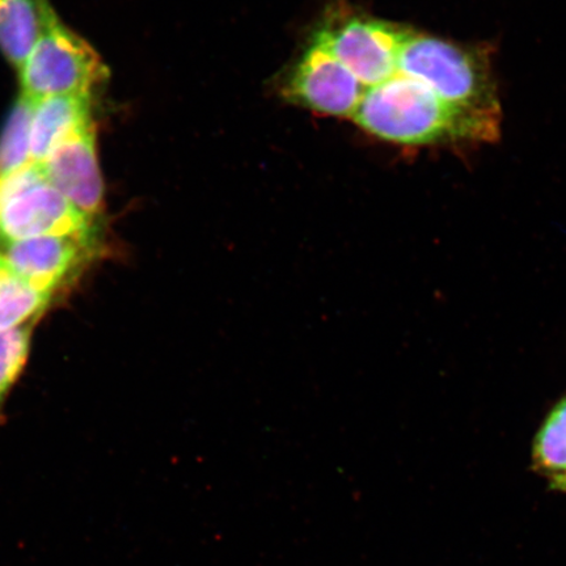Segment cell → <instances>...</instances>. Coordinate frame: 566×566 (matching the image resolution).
<instances>
[{
    "label": "cell",
    "mask_w": 566,
    "mask_h": 566,
    "mask_svg": "<svg viewBox=\"0 0 566 566\" xmlns=\"http://www.w3.org/2000/svg\"><path fill=\"white\" fill-rule=\"evenodd\" d=\"M106 75L101 56L49 4L39 39L20 69L21 95L33 102L60 95L91 96Z\"/></svg>",
    "instance_id": "3957f363"
},
{
    "label": "cell",
    "mask_w": 566,
    "mask_h": 566,
    "mask_svg": "<svg viewBox=\"0 0 566 566\" xmlns=\"http://www.w3.org/2000/svg\"><path fill=\"white\" fill-rule=\"evenodd\" d=\"M398 73L458 108L501 115L490 62L473 49L412 32L401 49Z\"/></svg>",
    "instance_id": "7a4b0ae2"
},
{
    "label": "cell",
    "mask_w": 566,
    "mask_h": 566,
    "mask_svg": "<svg viewBox=\"0 0 566 566\" xmlns=\"http://www.w3.org/2000/svg\"><path fill=\"white\" fill-rule=\"evenodd\" d=\"M48 0H0V51L21 69L42 30Z\"/></svg>",
    "instance_id": "30bf717a"
},
{
    "label": "cell",
    "mask_w": 566,
    "mask_h": 566,
    "mask_svg": "<svg viewBox=\"0 0 566 566\" xmlns=\"http://www.w3.org/2000/svg\"><path fill=\"white\" fill-rule=\"evenodd\" d=\"M96 242L82 237L17 240L7 245L3 256L11 273L55 294L95 256Z\"/></svg>",
    "instance_id": "52a82bcc"
},
{
    "label": "cell",
    "mask_w": 566,
    "mask_h": 566,
    "mask_svg": "<svg viewBox=\"0 0 566 566\" xmlns=\"http://www.w3.org/2000/svg\"><path fill=\"white\" fill-rule=\"evenodd\" d=\"M7 243L41 237L96 238L94 219L84 216L46 180L0 208Z\"/></svg>",
    "instance_id": "8992f818"
},
{
    "label": "cell",
    "mask_w": 566,
    "mask_h": 566,
    "mask_svg": "<svg viewBox=\"0 0 566 566\" xmlns=\"http://www.w3.org/2000/svg\"><path fill=\"white\" fill-rule=\"evenodd\" d=\"M94 125L91 96L60 95L35 102L31 125V159L44 161L54 148Z\"/></svg>",
    "instance_id": "9c48e42d"
},
{
    "label": "cell",
    "mask_w": 566,
    "mask_h": 566,
    "mask_svg": "<svg viewBox=\"0 0 566 566\" xmlns=\"http://www.w3.org/2000/svg\"><path fill=\"white\" fill-rule=\"evenodd\" d=\"M7 272H10V269L7 266L3 253H0V279H2Z\"/></svg>",
    "instance_id": "2e32d148"
},
{
    "label": "cell",
    "mask_w": 566,
    "mask_h": 566,
    "mask_svg": "<svg viewBox=\"0 0 566 566\" xmlns=\"http://www.w3.org/2000/svg\"><path fill=\"white\" fill-rule=\"evenodd\" d=\"M35 102L21 95L0 134V179L33 163L31 125Z\"/></svg>",
    "instance_id": "4fadbf2b"
},
{
    "label": "cell",
    "mask_w": 566,
    "mask_h": 566,
    "mask_svg": "<svg viewBox=\"0 0 566 566\" xmlns=\"http://www.w3.org/2000/svg\"><path fill=\"white\" fill-rule=\"evenodd\" d=\"M495 113L458 108L422 83L400 73L366 88L354 122L373 136L408 146L455 140H494Z\"/></svg>",
    "instance_id": "6da1fadb"
},
{
    "label": "cell",
    "mask_w": 566,
    "mask_h": 566,
    "mask_svg": "<svg viewBox=\"0 0 566 566\" xmlns=\"http://www.w3.org/2000/svg\"><path fill=\"white\" fill-rule=\"evenodd\" d=\"M45 180L84 216L104 208V184L96 154L95 125L74 134L39 163Z\"/></svg>",
    "instance_id": "ba28073f"
},
{
    "label": "cell",
    "mask_w": 566,
    "mask_h": 566,
    "mask_svg": "<svg viewBox=\"0 0 566 566\" xmlns=\"http://www.w3.org/2000/svg\"><path fill=\"white\" fill-rule=\"evenodd\" d=\"M412 32L365 15L332 19L314 40L343 62L366 88L398 74L402 46Z\"/></svg>",
    "instance_id": "277c9868"
},
{
    "label": "cell",
    "mask_w": 566,
    "mask_h": 566,
    "mask_svg": "<svg viewBox=\"0 0 566 566\" xmlns=\"http://www.w3.org/2000/svg\"><path fill=\"white\" fill-rule=\"evenodd\" d=\"M533 463L549 481L566 475V395L551 409L535 436Z\"/></svg>",
    "instance_id": "7c38bea8"
},
{
    "label": "cell",
    "mask_w": 566,
    "mask_h": 566,
    "mask_svg": "<svg viewBox=\"0 0 566 566\" xmlns=\"http://www.w3.org/2000/svg\"><path fill=\"white\" fill-rule=\"evenodd\" d=\"M551 490L566 493V475L556 480L549 481Z\"/></svg>",
    "instance_id": "9a60e30c"
},
{
    "label": "cell",
    "mask_w": 566,
    "mask_h": 566,
    "mask_svg": "<svg viewBox=\"0 0 566 566\" xmlns=\"http://www.w3.org/2000/svg\"><path fill=\"white\" fill-rule=\"evenodd\" d=\"M365 91L356 75L313 39L290 73L283 94L322 115L353 117Z\"/></svg>",
    "instance_id": "5b68a950"
},
{
    "label": "cell",
    "mask_w": 566,
    "mask_h": 566,
    "mask_svg": "<svg viewBox=\"0 0 566 566\" xmlns=\"http://www.w3.org/2000/svg\"><path fill=\"white\" fill-rule=\"evenodd\" d=\"M54 293L31 285L7 272L0 279V334L30 324L51 304Z\"/></svg>",
    "instance_id": "8fae6325"
},
{
    "label": "cell",
    "mask_w": 566,
    "mask_h": 566,
    "mask_svg": "<svg viewBox=\"0 0 566 566\" xmlns=\"http://www.w3.org/2000/svg\"><path fill=\"white\" fill-rule=\"evenodd\" d=\"M31 324L0 334V410L31 349Z\"/></svg>",
    "instance_id": "5bb4252c"
}]
</instances>
